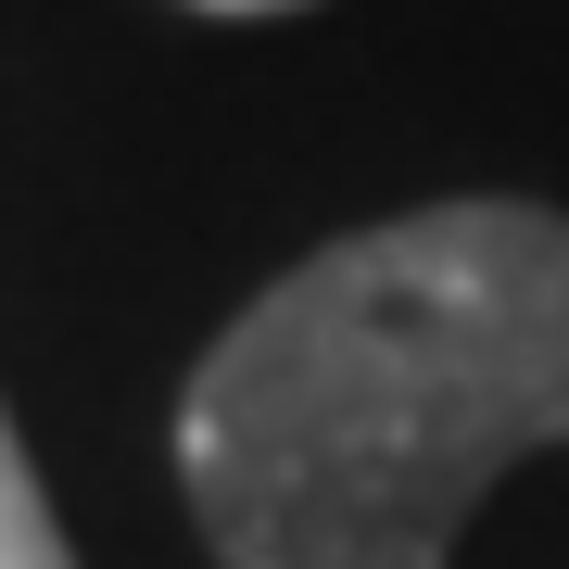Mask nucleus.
<instances>
[{
    "label": "nucleus",
    "mask_w": 569,
    "mask_h": 569,
    "mask_svg": "<svg viewBox=\"0 0 569 569\" xmlns=\"http://www.w3.org/2000/svg\"><path fill=\"white\" fill-rule=\"evenodd\" d=\"M0 569H77V545H63V519L39 493V468H26V443H13V418H0Z\"/></svg>",
    "instance_id": "obj_2"
},
{
    "label": "nucleus",
    "mask_w": 569,
    "mask_h": 569,
    "mask_svg": "<svg viewBox=\"0 0 569 569\" xmlns=\"http://www.w3.org/2000/svg\"><path fill=\"white\" fill-rule=\"evenodd\" d=\"M203 13H305V0H203Z\"/></svg>",
    "instance_id": "obj_3"
},
{
    "label": "nucleus",
    "mask_w": 569,
    "mask_h": 569,
    "mask_svg": "<svg viewBox=\"0 0 569 569\" xmlns=\"http://www.w3.org/2000/svg\"><path fill=\"white\" fill-rule=\"evenodd\" d=\"M545 443H569V216L507 190L305 253L178 392L216 569H443Z\"/></svg>",
    "instance_id": "obj_1"
}]
</instances>
